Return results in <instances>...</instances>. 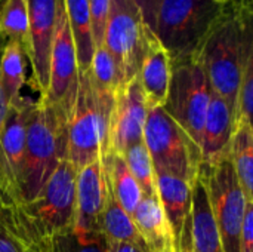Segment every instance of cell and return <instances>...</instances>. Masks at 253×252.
I'll list each match as a JSON object with an SVG mask.
<instances>
[{
  "label": "cell",
  "mask_w": 253,
  "mask_h": 252,
  "mask_svg": "<svg viewBox=\"0 0 253 252\" xmlns=\"http://www.w3.org/2000/svg\"><path fill=\"white\" fill-rule=\"evenodd\" d=\"M116 94L98 88L89 70L79 74V92L67 123V156L76 171L99 160L107 150Z\"/></svg>",
  "instance_id": "obj_4"
},
{
  "label": "cell",
  "mask_w": 253,
  "mask_h": 252,
  "mask_svg": "<svg viewBox=\"0 0 253 252\" xmlns=\"http://www.w3.org/2000/svg\"><path fill=\"white\" fill-rule=\"evenodd\" d=\"M107 198L108 186L101 159L77 171L73 226L84 232H101L99 218Z\"/></svg>",
  "instance_id": "obj_14"
},
{
  "label": "cell",
  "mask_w": 253,
  "mask_h": 252,
  "mask_svg": "<svg viewBox=\"0 0 253 252\" xmlns=\"http://www.w3.org/2000/svg\"><path fill=\"white\" fill-rule=\"evenodd\" d=\"M123 159L132 177L138 183L142 192V196H157L156 172H154L153 162H151V157L148 154L144 140L129 147L125 151Z\"/></svg>",
  "instance_id": "obj_27"
},
{
  "label": "cell",
  "mask_w": 253,
  "mask_h": 252,
  "mask_svg": "<svg viewBox=\"0 0 253 252\" xmlns=\"http://www.w3.org/2000/svg\"><path fill=\"white\" fill-rule=\"evenodd\" d=\"M1 48H3V43L0 42V52H1ZM7 102L3 97V92H1V88H0V134H1V129H3V123H4V119H6V113H7Z\"/></svg>",
  "instance_id": "obj_36"
},
{
  "label": "cell",
  "mask_w": 253,
  "mask_h": 252,
  "mask_svg": "<svg viewBox=\"0 0 253 252\" xmlns=\"http://www.w3.org/2000/svg\"><path fill=\"white\" fill-rule=\"evenodd\" d=\"M77 171L62 160L40 195L25 203L0 208V223L31 252L74 224Z\"/></svg>",
  "instance_id": "obj_2"
},
{
  "label": "cell",
  "mask_w": 253,
  "mask_h": 252,
  "mask_svg": "<svg viewBox=\"0 0 253 252\" xmlns=\"http://www.w3.org/2000/svg\"><path fill=\"white\" fill-rule=\"evenodd\" d=\"M110 4L111 0H87L95 49L104 46V36H105L108 13H110Z\"/></svg>",
  "instance_id": "obj_30"
},
{
  "label": "cell",
  "mask_w": 253,
  "mask_h": 252,
  "mask_svg": "<svg viewBox=\"0 0 253 252\" xmlns=\"http://www.w3.org/2000/svg\"><path fill=\"white\" fill-rule=\"evenodd\" d=\"M68 117L55 105L36 101L27 134L18 203L36 199L67 156Z\"/></svg>",
  "instance_id": "obj_3"
},
{
  "label": "cell",
  "mask_w": 253,
  "mask_h": 252,
  "mask_svg": "<svg viewBox=\"0 0 253 252\" xmlns=\"http://www.w3.org/2000/svg\"><path fill=\"white\" fill-rule=\"evenodd\" d=\"M156 186L157 198L172 229L178 250L190 220L193 184L168 172H156Z\"/></svg>",
  "instance_id": "obj_16"
},
{
  "label": "cell",
  "mask_w": 253,
  "mask_h": 252,
  "mask_svg": "<svg viewBox=\"0 0 253 252\" xmlns=\"http://www.w3.org/2000/svg\"><path fill=\"white\" fill-rule=\"evenodd\" d=\"M202 177L224 252H240V235L248 199L237 181L230 154L215 163H202Z\"/></svg>",
  "instance_id": "obj_8"
},
{
  "label": "cell",
  "mask_w": 253,
  "mask_h": 252,
  "mask_svg": "<svg viewBox=\"0 0 253 252\" xmlns=\"http://www.w3.org/2000/svg\"><path fill=\"white\" fill-rule=\"evenodd\" d=\"M107 252H148L145 247L130 244V242H108L107 241Z\"/></svg>",
  "instance_id": "obj_34"
},
{
  "label": "cell",
  "mask_w": 253,
  "mask_h": 252,
  "mask_svg": "<svg viewBox=\"0 0 253 252\" xmlns=\"http://www.w3.org/2000/svg\"><path fill=\"white\" fill-rule=\"evenodd\" d=\"M190 236L193 252H224L219 233L212 215L209 196L200 175L193 184Z\"/></svg>",
  "instance_id": "obj_19"
},
{
  "label": "cell",
  "mask_w": 253,
  "mask_h": 252,
  "mask_svg": "<svg viewBox=\"0 0 253 252\" xmlns=\"http://www.w3.org/2000/svg\"><path fill=\"white\" fill-rule=\"evenodd\" d=\"M253 56L251 0H228L213 21L199 53L212 92L227 101L233 114L243 68Z\"/></svg>",
  "instance_id": "obj_1"
},
{
  "label": "cell",
  "mask_w": 253,
  "mask_h": 252,
  "mask_svg": "<svg viewBox=\"0 0 253 252\" xmlns=\"http://www.w3.org/2000/svg\"><path fill=\"white\" fill-rule=\"evenodd\" d=\"M230 159L237 181L249 202H253V129L252 122L236 125L231 143Z\"/></svg>",
  "instance_id": "obj_22"
},
{
  "label": "cell",
  "mask_w": 253,
  "mask_h": 252,
  "mask_svg": "<svg viewBox=\"0 0 253 252\" xmlns=\"http://www.w3.org/2000/svg\"><path fill=\"white\" fill-rule=\"evenodd\" d=\"M65 12L76 48L79 73L87 71L95 53L87 0H65Z\"/></svg>",
  "instance_id": "obj_21"
},
{
  "label": "cell",
  "mask_w": 253,
  "mask_h": 252,
  "mask_svg": "<svg viewBox=\"0 0 253 252\" xmlns=\"http://www.w3.org/2000/svg\"><path fill=\"white\" fill-rule=\"evenodd\" d=\"M253 107V56L248 59L237 94L236 111H234V128L242 122H252Z\"/></svg>",
  "instance_id": "obj_29"
},
{
  "label": "cell",
  "mask_w": 253,
  "mask_h": 252,
  "mask_svg": "<svg viewBox=\"0 0 253 252\" xmlns=\"http://www.w3.org/2000/svg\"><path fill=\"white\" fill-rule=\"evenodd\" d=\"M89 73H90L93 83L101 89L116 94L122 88L117 65L105 46H99L95 49V53L89 67Z\"/></svg>",
  "instance_id": "obj_28"
},
{
  "label": "cell",
  "mask_w": 253,
  "mask_h": 252,
  "mask_svg": "<svg viewBox=\"0 0 253 252\" xmlns=\"http://www.w3.org/2000/svg\"><path fill=\"white\" fill-rule=\"evenodd\" d=\"M36 101L21 97L7 107L0 134V208L13 206L22 172L25 134Z\"/></svg>",
  "instance_id": "obj_11"
},
{
  "label": "cell",
  "mask_w": 253,
  "mask_h": 252,
  "mask_svg": "<svg viewBox=\"0 0 253 252\" xmlns=\"http://www.w3.org/2000/svg\"><path fill=\"white\" fill-rule=\"evenodd\" d=\"M99 230L108 242L119 241V242H130L145 247L144 241L141 239L135 227L132 215L122 208V205L116 201V198L111 195L110 190H108L107 205L99 218Z\"/></svg>",
  "instance_id": "obj_24"
},
{
  "label": "cell",
  "mask_w": 253,
  "mask_h": 252,
  "mask_svg": "<svg viewBox=\"0 0 253 252\" xmlns=\"http://www.w3.org/2000/svg\"><path fill=\"white\" fill-rule=\"evenodd\" d=\"M148 252H178L169 221L157 196H142L132 214Z\"/></svg>",
  "instance_id": "obj_18"
},
{
  "label": "cell",
  "mask_w": 253,
  "mask_h": 252,
  "mask_svg": "<svg viewBox=\"0 0 253 252\" xmlns=\"http://www.w3.org/2000/svg\"><path fill=\"white\" fill-rule=\"evenodd\" d=\"M101 162L104 166L108 190L122 205V208L132 215L142 199V192L132 177L123 156L108 151L101 157Z\"/></svg>",
  "instance_id": "obj_20"
},
{
  "label": "cell",
  "mask_w": 253,
  "mask_h": 252,
  "mask_svg": "<svg viewBox=\"0 0 253 252\" xmlns=\"http://www.w3.org/2000/svg\"><path fill=\"white\" fill-rule=\"evenodd\" d=\"M240 252H253V202H248L240 235Z\"/></svg>",
  "instance_id": "obj_31"
},
{
  "label": "cell",
  "mask_w": 253,
  "mask_h": 252,
  "mask_svg": "<svg viewBox=\"0 0 253 252\" xmlns=\"http://www.w3.org/2000/svg\"><path fill=\"white\" fill-rule=\"evenodd\" d=\"M215 1H218V3H227L228 0H215Z\"/></svg>",
  "instance_id": "obj_37"
},
{
  "label": "cell",
  "mask_w": 253,
  "mask_h": 252,
  "mask_svg": "<svg viewBox=\"0 0 253 252\" xmlns=\"http://www.w3.org/2000/svg\"><path fill=\"white\" fill-rule=\"evenodd\" d=\"M37 252H107V239L101 232H84L73 226L55 235Z\"/></svg>",
  "instance_id": "obj_26"
},
{
  "label": "cell",
  "mask_w": 253,
  "mask_h": 252,
  "mask_svg": "<svg viewBox=\"0 0 253 252\" xmlns=\"http://www.w3.org/2000/svg\"><path fill=\"white\" fill-rule=\"evenodd\" d=\"M234 114L224 98L212 92L200 140L203 163H215L230 153Z\"/></svg>",
  "instance_id": "obj_15"
},
{
  "label": "cell",
  "mask_w": 253,
  "mask_h": 252,
  "mask_svg": "<svg viewBox=\"0 0 253 252\" xmlns=\"http://www.w3.org/2000/svg\"><path fill=\"white\" fill-rule=\"evenodd\" d=\"M147 113V102L136 76L116 92L105 153L123 156L129 147L142 141Z\"/></svg>",
  "instance_id": "obj_13"
},
{
  "label": "cell",
  "mask_w": 253,
  "mask_h": 252,
  "mask_svg": "<svg viewBox=\"0 0 253 252\" xmlns=\"http://www.w3.org/2000/svg\"><path fill=\"white\" fill-rule=\"evenodd\" d=\"M212 89L197 58L172 64L169 92L163 108L199 144Z\"/></svg>",
  "instance_id": "obj_9"
},
{
  "label": "cell",
  "mask_w": 253,
  "mask_h": 252,
  "mask_svg": "<svg viewBox=\"0 0 253 252\" xmlns=\"http://www.w3.org/2000/svg\"><path fill=\"white\" fill-rule=\"evenodd\" d=\"M28 15V62L31 86L43 97L49 85V67L59 0H25Z\"/></svg>",
  "instance_id": "obj_12"
},
{
  "label": "cell",
  "mask_w": 253,
  "mask_h": 252,
  "mask_svg": "<svg viewBox=\"0 0 253 252\" xmlns=\"http://www.w3.org/2000/svg\"><path fill=\"white\" fill-rule=\"evenodd\" d=\"M172 76V62L160 45L157 37L154 36L148 45L147 53L142 59L138 80L141 89L144 92V98L147 102V108L163 107L169 92V83Z\"/></svg>",
  "instance_id": "obj_17"
},
{
  "label": "cell",
  "mask_w": 253,
  "mask_h": 252,
  "mask_svg": "<svg viewBox=\"0 0 253 252\" xmlns=\"http://www.w3.org/2000/svg\"><path fill=\"white\" fill-rule=\"evenodd\" d=\"M178 252H193V250H191V236H190V220H188L187 229L182 235V239L179 242Z\"/></svg>",
  "instance_id": "obj_35"
},
{
  "label": "cell",
  "mask_w": 253,
  "mask_h": 252,
  "mask_svg": "<svg viewBox=\"0 0 253 252\" xmlns=\"http://www.w3.org/2000/svg\"><path fill=\"white\" fill-rule=\"evenodd\" d=\"M0 252H31L0 223Z\"/></svg>",
  "instance_id": "obj_32"
},
{
  "label": "cell",
  "mask_w": 253,
  "mask_h": 252,
  "mask_svg": "<svg viewBox=\"0 0 253 252\" xmlns=\"http://www.w3.org/2000/svg\"><path fill=\"white\" fill-rule=\"evenodd\" d=\"M0 42H16L28 59V15L25 0H0Z\"/></svg>",
  "instance_id": "obj_25"
},
{
  "label": "cell",
  "mask_w": 253,
  "mask_h": 252,
  "mask_svg": "<svg viewBox=\"0 0 253 252\" xmlns=\"http://www.w3.org/2000/svg\"><path fill=\"white\" fill-rule=\"evenodd\" d=\"M154 36L135 0H111L104 46L117 65L122 88L138 76Z\"/></svg>",
  "instance_id": "obj_7"
},
{
  "label": "cell",
  "mask_w": 253,
  "mask_h": 252,
  "mask_svg": "<svg viewBox=\"0 0 253 252\" xmlns=\"http://www.w3.org/2000/svg\"><path fill=\"white\" fill-rule=\"evenodd\" d=\"M27 56L16 42H7L0 52V88L7 105L18 101L25 85Z\"/></svg>",
  "instance_id": "obj_23"
},
{
  "label": "cell",
  "mask_w": 253,
  "mask_h": 252,
  "mask_svg": "<svg viewBox=\"0 0 253 252\" xmlns=\"http://www.w3.org/2000/svg\"><path fill=\"white\" fill-rule=\"evenodd\" d=\"M222 6L215 0H160L154 34L172 64L199 56Z\"/></svg>",
  "instance_id": "obj_5"
},
{
  "label": "cell",
  "mask_w": 253,
  "mask_h": 252,
  "mask_svg": "<svg viewBox=\"0 0 253 252\" xmlns=\"http://www.w3.org/2000/svg\"><path fill=\"white\" fill-rule=\"evenodd\" d=\"M138 7L141 9V13L144 16L145 24L150 27V30L154 33V27H156V16H157V9H159V3L160 0H135Z\"/></svg>",
  "instance_id": "obj_33"
},
{
  "label": "cell",
  "mask_w": 253,
  "mask_h": 252,
  "mask_svg": "<svg viewBox=\"0 0 253 252\" xmlns=\"http://www.w3.org/2000/svg\"><path fill=\"white\" fill-rule=\"evenodd\" d=\"M142 140L154 172H168L194 184L203 163L200 147L163 107L148 110Z\"/></svg>",
  "instance_id": "obj_6"
},
{
  "label": "cell",
  "mask_w": 253,
  "mask_h": 252,
  "mask_svg": "<svg viewBox=\"0 0 253 252\" xmlns=\"http://www.w3.org/2000/svg\"><path fill=\"white\" fill-rule=\"evenodd\" d=\"M79 65L70 24L65 12V0L58 3V21L50 52L49 85L39 101L55 105L70 117L79 92Z\"/></svg>",
  "instance_id": "obj_10"
}]
</instances>
